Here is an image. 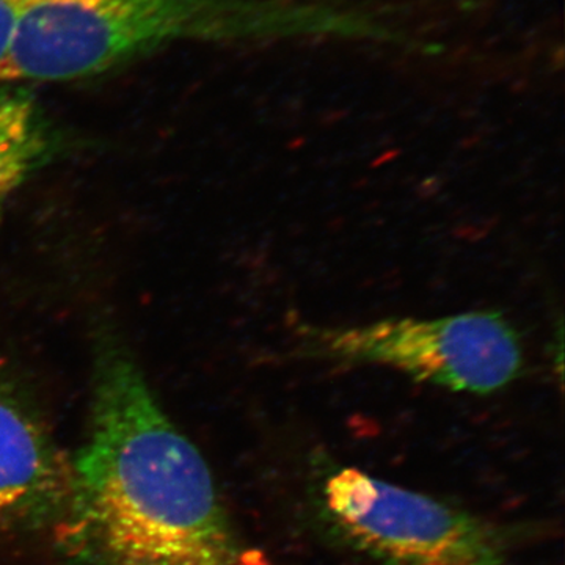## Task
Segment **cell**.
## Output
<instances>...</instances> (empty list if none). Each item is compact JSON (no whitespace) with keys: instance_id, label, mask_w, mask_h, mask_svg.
Instances as JSON below:
<instances>
[{"instance_id":"cell-1","label":"cell","mask_w":565,"mask_h":565,"mask_svg":"<svg viewBox=\"0 0 565 565\" xmlns=\"http://www.w3.org/2000/svg\"><path fill=\"white\" fill-rule=\"evenodd\" d=\"M58 565H267L234 525L210 465L120 341L96 349L90 422L73 456Z\"/></svg>"},{"instance_id":"cell-2","label":"cell","mask_w":565,"mask_h":565,"mask_svg":"<svg viewBox=\"0 0 565 565\" xmlns=\"http://www.w3.org/2000/svg\"><path fill=\"white\" fill-rule=\"evenodd\" d=\"M259 0H28L2 81L90 79L184 43L262 39Z\"/></svg>"},{"instance_id":"cell-3","label":"cell","mask_w":565,"mask_h":565,"mask_svg":"<svg viewBox=\"0 0 565 565\" xmlns=\"http://www.w3.org/2000/svg\"><path fill=\"white\" fill-rule=\"evenodd\" d=\"M299 343L297 352L302 356L338 364H381L451 392L494 393L525 370L522 338L500 311L305 327Z\"/></svg>"},{"instance_id":"cell-4","label":"cell","mask_w":565,"mask_h":565,"mask_svg":"<svg viewBox=\"0 0 565 565\" xmlns=\"http://www.w3.org/2000/svg\"><path fill=\"white\" fill-rule=\"evenodd\" d=\"M319 503L341 541L381 565H501L508 550L481 516L356 468L330 475Z\"/></svg>"},{"instance_id":"cell-5","label":"cell","mask_w":565,"mask_h":565,"mask_svg":"<svg viewBox=\"0 0 565 565\" xmlns=\"http://www.w3.org/2000/svg\"><path fill=\"white\" fill-rule=\"evenodd\" d=\"M73 489V456L31 394L0 374V559L54 556Z\"/></svg>"},{"instance_id":"cell-6","label":"cell","mask_w":565,"mask_h":565,"mask_svg":"<svg viewBox=\"0 0 565 565\" xmlns=\"http://www.w3.org/2000/svg\"><path fill=\"white\" fill-rule=\"evenodd\" d=\"M54 129L28 85L0 82V210L55 151Z\"/></svg>"},{"instance_id":"cell-7","label":"cell","mask_w":565,"mask_h":565,"mask_svg":"<svg viewBox=\"0 0 565 565\" xmlns=\"http://www.w3.org/2000/svg\"><path fill=\"white\" fill-rule=\"evenodd\" d=\"M28 0H0V81L9 63Z\"/></svg>"}]
</instances>
